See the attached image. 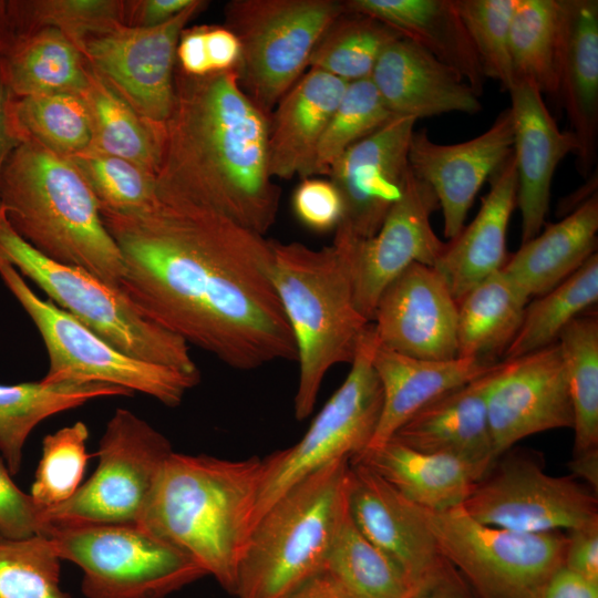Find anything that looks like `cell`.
<instances>
[{
    "label": "cell",
    "mask_w": 598,
    "mask_h": 598,
    "mask_svg": "<svg viewBox=\"0 0 598 598\" xmlns=\"http://www.w3.org/2000/svg\"><path fill=\"white\" fill-rule=\"evenodd\" d=\"M158 197L144 213L101 212L125 265L120 289L157 324L233 369L296 361L270 240L210 208Z\"/></svg>",
    "instance_id": "1"
},
{
    "label": "cell",
    "mask_w": 598,
    "mask_h": 598,
    "mask_svg": "<svg viewBox=\"0 0 598 598\" xmlns=\"http://www.w3.org/2000/svg\"><path fill=\"white\" fill-rule=\"evenodd\" d=\"M165 124L158 195L210 208L264 236L280 189L268 168L269 117L245 93L238 69L174 75Z\"/></svg>",
    "instance_id": "2"
},
{
    "label": "cell",
    "mask_w": 598,
    "mask_h": 598,
    "mask_svg": "<svg viewBox=\"0 0 598 598\" xmlns=\"http://www.w3.org/2000/svg\"><path fill=\"white\" fill-rule=\"evenodd\" d=\"M261 460L172 452L138 525L187 553L235 595L254 527Z\"/></svg>",
    "instance_id": "3"
},
{
    "label": "cell",
    "mask_w": 598,
    "mask_h": 598,
    "mask_svg": "<svg viewBox=\"0 0 598 598\" xmlns=\"http://www.w3.org/2000/svg\"><path fill=\"white\" fill-rule=\"evenodd\" d=\"M0 206L11 228L43 256L120 288L121 250L94 194L68 158L21 142L3 168Z\"/></svg>",
    "instance_id": "4"
},
{
    "label": "cell",
    "mask_w": 598,
    "mask_h": 598,
    "mask_svg": "<svg viewBox=\"0 0 598 598\" xmlns=\"http://www.w3.org/2000/svg\"><path fill=\"white\" fill-rule=\"evenodd\" d=\"M270 244L274 286L297 349L295 415L301 421L311 414L327 372L352 362L370 322L355 307L348 264L334 243L320 249Z\"/></svg>",
    "instance_id": "5"
},
{
    "label": "cell",
    "mask_w": 598,
    "mask_h": 598,
    "mask_svg": "<svg viewBox=\"0 0 598 598\" xmlns=\"http://www.w3.org/2000/svg\"><path fill=\"white\" fill-rule=\"evenodd\" d=\"M349 461L300 480L255 523L238 567L237 598H290L324 570L348 516Z\"/></svg>",
    "instance_id": "6"
},
{
    "label": "cell",
    "mask_w": 598,
    "mask_h": 598,
    "mask_svg": "<svg viewBox=\"0 0 598 598\" xmlns=\"http://www.w3.org/2000/svg\"><path fill=\"white\" fill-rule=\"evenodd\" d=\"M0 254L50 300L123 353L199 375L188 343L144 315L117 287L54 261L24 241L0 206Z\"/></svg>",
    "instance_id": "7"
},
{
    "label": "cell",
    "mask_w": 598,
    "mask_h": 598,
    "mask_svg": "<svg viewBox=\"0 0 598 598\" xmlns=\"http://www.w3.org/2000/svg\"><path fill=\"white\" fill-rule=\"evenodd\" d=\"M45 536L61 560L82 570L86 598H165L207 575L138 524H50Z\"/></svg>",
    "instance_id": "8"
},
{
    "label": "cell",
    "mask_w": 598,
    "mask_h": 598,
    "mask_svg": "<svg viewBox=\"0 0 598 598\" xmlns=\"http://www.w3.org/2000/svg\"><path fill=\"white\" fill-rule=\"evenodd\" d=\"M0 278L39 331L49 359L44 383H105L177 406L200 375L150 363L117 350L51 300L41 299L0 254Z\"/></svg>",
    "instance_id": "9"
},
{
    "label": "cell",
    "mask_w": 598,
    "mask_h": 598,
    "mask_svg": "<svg viewBox=\"0 0 598 598\" xmlns=\"http://www.w3.org/2000/svg\"><path fill=\"white\" fill-rule=\"evenodd\" d=\"M346 10L338 0L226 3L225 27L240 44V85L267 115L302 76L318 41Z\"/></svg>",
    "instance_id": "10"
},
{
    "label": "cell",
    "mask_w": 598,
    "mask_h": 598,
    "mask_svg": "<svg viewBox=\"0 0 598 598\" xmlns=\"http://www.w3.org/2000/svg\"><path fill=\"white\" fill-rule=\"evenodd\" d=\"M416 507L442 556L477 598H538L564 565L567 535L561 530L519 533L482 524L462 506L445 512Z\"/></svg>",
    "instance_id": "11"
},
{
    "label": "cell",
    "mask_w": 598,
    "mask_h": 598,
    "mask_svg": "<svg viewBox=\"0 0 598 598\" xmlns=\"http://www.w3.org/2000/svg\"><path fill=\"white\" fill-rule=\"evenodd\" d=\"M378 343L367 327L351 369L299 442L261 460L255 523L292 485L320 467L361 454L370 444L382 410V388L372 363Z\"/></svg>",
    "instance_id": "12"
},
{
    "label": "cell",
    "mask_w": 598,
    "mask_h": 598,
    "mask_svg": "<svg viewBox=\"0 0 598 598\" xmlns=\"http://www.w3.org/2000/svg\"><path fill=\"white\" fill-rule=\"evenodd\" d=\"M172 452L148 422L116 409L100 440L94 473L70 499L45 509L48 524H138Z\"/></svg>",
    "instance_id": "13"
},
{
    "label": "cell",
    "mask_w": 598,
    "mask_h": 598,
    "mask_svg": "<svg viewBox=\"0 0 598 598\" xmlns=\"http://www.w3.org/2000/svg\"><path fill=\"white\" fill-rule=\"evenodd\" d=\"M207 1L194 2L152 28L114 23L82 38L76 47L87 66L146 118L166 124L175 103L176 49L182 31Z\"/></svg>",
    "instance_id": "14"
},
{
    "label": "cell",
    "mask_w": 598,
    "mask_h": 598,
    "mask_svg": "<svg viewBox=\"0 0 598 598\" xmlns=\"http://www.w3.org/2000/svg\"><path fill=\"white\" fill-rule=\"evenodd\" d=\"M462 507L482 524L519 533L570 530L598 519V498L590 488L514 454L496 460Z\"/></svg>",
    "instance_id": "15"
},
{
    "label": "cell",
    "mask_w": 598,
    "mask_h": 598,
    "mask_svg": "<svg viewBox=\"0 0 598 598\" xmlns=\"http://www.w3.org/2000/svg\"><path fill=\"white\" fill-rule=\"evenodd\" d=\"M437 207L430 185L410 171L401 196L373 237L363 239L337 226L332 243L347 260L355 307L369 322L380 295L396 276L413 262L433 267L443 252L446 244L430 221Z\"/></svg>",
    "instance_id": "16"
},
{
    "label": "cell",
    "mask_w": 598,
    "mask_h": 598,
    "mask_svg": "<svg viewBox=\"0 0 598 598\" xmlns=\"http://www.w3.org/2000/svg\"><path fill=\"white\" fill-rule=\"evenodd\" d=\"M494 456L522 439L574 425L566 370L557 341L498 362L486 396Z\"/></svg>",
    "instance_id": "17"
},
{
    "label": "cell",
    "mask_w": 598,
    "mask_h": 598,
    "mask_svg": "<svg viewBox=\"0 0 598 598\" xmlns=\"http://www.w3.org/2000/svg\"><path fill=\"white\" fill-rule=\"evenodd\" d=\"M415 123L413 117L393 116L331 165L329 181L343 209L339 225L354 236L373 237L401 196L411 171L409 151Z\"/></svg>",
    "instance_id": "18"
},
{
    "label": "cell",
    "mask_w": 598,
    "mask_h": 598,
    "mask_svg": "<svg viewBox=\"0 0 598 598\" xmlns=\"http://www.w3.org/2000/svg\"><path fill=\"white\" fill-rule=\"evenodd\" d=\"M458 305L434 267L408 266L380 295L372 319L379 343L431 361L457 358Z\"/></svg>",
    "instance_id": "19"
},
{
    "label": "cell",
    "mask_w": 598,
    "mask_h": 598,
    "mask_svg": "<svg viewBox=\"0 0 598 598\" xmlns=\"http://www.w3.org/2000/svg\"><path fill=\"white\" fill-rule=\"evenodd\" d=\"M514 125L509 109L488 130L457 144L433 142L425 130L414 132L409 151L412 173L433 189L444 218V235L454 239L486 178L509 157Z\"/></svg>",
    "instance_id": "20"
},
{
    "label": "cell",
    "mask_w": 598,
    "mask_h": 598,
    "mask_svg": "<svg viewBox=\"0 0 598 598\" xmlns=\"http://www.w3.org/2000/svg\"><path fill=\"white\" fill-rule=\"evenodd\" d=\"M347 505L358 530L412 586L444 560L417 507L359 461H349Z\"/></svg>",
    "instance_id": "21"
},
{
    "label": "cell",
    "mask_w": 598,
    "mask_h": 598,
    "mask_svg": "<svg viewBox=\"0 0 598 598\" xmlns=\"http://www.w3.org/2000/svg\"><path fill=\"white\" fill-rule=\"evenodd\" d=\"M508 92L523 244L539 234L549 208L555 171L565 156L577 153L578 142L571 131L559 130L534 84L514 80Z\"/></svg>",
    "instance_id": "22"
},
{
    "label": "cell",
    "mask_w": 598,
    "mask_h": 598,
    "mask_svg": "<svg viewBox=\"0 0 598 598\" xmlns=\"http://www.w3.org/2000/svg\"><path fill=\"white\" fill-rule=\"evenodd\" d=\"M558 93L578 142L577 165L592 168L598 141V1L559 0Z\"/></svg>",
    "instance_id": "23"
},
{
    "label": "cell",
    "mask_w": 598,
    "mask_h": 598,
    "mask_svg": "<svg viewBox=\"0 0 598 598\" xmlns=\"http://www.w3.org/2000/svg\"><path fill=\"white\" fill-rule=\"evenodd\" d=\"M370 79L393 116L417 121L482 110L476 93L454 70L404 37L382 51Z\"/></svg>",
    "instance_id": "24"
},
{
    "label": "cell",
    "mask_w": 598,
    "mask_h": 598,
    "mask_svg": "<svg viewBox=\"0 0 598 598\" xmlns=\"http://www.w3.org/2000/svg\"><path fill=\"white\" fill-rule=\"evenodd\" d=\"M495 367L412 415L390 440L415 451L456 457L485 475L496 462L486 396Z\"/></svg>",
    "instance_id": "25"
},
{
    "label": "cell",
    "mask_w": 598,
    "mask_h": 598,
    "mask_svg": "<svg viewBox=\"0 0 598 598\" xmlns=\"http://www.w3.org/2000/svg\"><path fill=\"white\" fill-rule=\"evenodd\" d=\"M348 83L310 68L279 100L269 118L268 168L272 178L313 175L318 144Z\"/></svg>",
    "instance_id": "26"
},
{
    "label": "cell",
    "mask_w": 598,
    "mask_h": 598,
    "mask_svg": "<svg viewBox=\"0 0 598 598\" xmlns=\"http://www.w3.org/2000/svg\"><path fill=\"white\" fill-rule=\"evenodd\" d=\"M517 205V172L514 154L492 175L473 221L446 244L433 266L458 303L475 286L501 270L508 256L506 236Z\"/></svg>",
    "instance_id": "27"
},
{
    "label": "cell",
    "mask_w": 598,
    "mask_h": 598,
    "mask_svg": "<svg viewBox=\"0 0 598 598\" xmlns=\"http://www.w3.org/2000/svg\"><path fill=\"white\" fill-rule=\"evenodd\" d=\"M372 363L382 388L383 401L378 426L368 447L385 443L426 404L486 374L496 364L471 358L421 360L384 348L379 341Z\"/></svg>",
    "instance_id": "28"
},
{
    "label": "cell",
    "mask_w": 598,
    "mask_h": 598,
    "mask_svg": "<svg viewBox=\"0 0 598 598\" xmlns=\"http://www.w3.org/2000/svg\"><path fill=\"white\" fill-rule=\"evenodd\" d=\"M348 11L392 27L454 70L480 96L485 75L452 0H347Z\"/></svg>",
    "instance_id": "29"
},
{
    "label": "cell",
    "mask_w": 598,
    "mask_h": 598,
    "mask_svg": "<svg viewBox=\"0 0 598 598\" xmlns=\"http://www.w3.org/2000/svg\"><path fill=\"white\" fill-rule=\"evenodd\" d=\"M350 460L369 466L406 501L432 512L462 506L485 476L456 457L415 451L395 440L368 447Z\"/></svg>",
    "instance_id": "30"
},
{
    "label": "cell",
    "mask_w": 598,
    "mask_h": 598,
    "mask_svg": "<svg viewBox=\"0 0 598 598\" xmlns=\"http://www.w3.org/2000/svg\"><path fill=\"white\" fill-rule=\"evenodd\" d=\"M597 193L560 221L523 243L501 269L528 298L542 296L573 275L597 248Z\"/></svg>",
    "instance_id": "31"
},
{
    "label": "cell",
    "mask_w": 598,
    "mask_h": 598,
    "mask_svg": "<svg viewBox=\"0 0 598 598\" xmlns=\"http://www.w3.org/2000/svg\"><path fill=\"white\" fill-rule=\"evenodd\" d=\"M0 61L6 85L14 97L82 94L89 82V68L79 48L52 28L16 35Z\"/></svg>",
    "instance_id": "32"
},
{
    "label": "cell",
    "mask_w": 598,
    "mask_h": 598,
    "mask_svg": "<svg viewBox=\"0 0 598 598\" xmlns=\"http://www.w3.org/2000/svg\"><path fill=\"white\" fill-rule=\"evenodd\" d=\"M133 394L105 383L0 384V454L10 473L20 471L27 439L43 420L95 399Z\"/></svg>",
    "instance_id": "33"
},
{
    "label": "cell",
    "mask_w": 598,
    "mask_h": 598,
    "mask_svg": "<svg viewBox=\"0 0 598 598\" xmlns=\"http://www.w3.org/2000/svg\"><path fill=\"white\" fill-rule=\"evenodd\" d=\"M528 299L502 270L475 286L457 303V358L497 363L520 328Z\"/></svg>",
    "instance_id": "34"
},
{
    "label": "cell",
    "mask_w": 598,
    "mask_h": 598,
    "mask_svg": "<svg viewBox=\"0 0 598 598\" xmlns=\"http://www.w3.org/2000/svg\"><path fill=\"white\" fill-rule=\"evenodd\" d=\"M81 95L91 120L90 148L122 157L157 175L165 124L140 114L90 68L89 82Z\"/></svg>",
    "instance_id": "35"
},
{
    "label": "cell",
    "mask_w": 598,
    "mask_h": 598,
    "mask_svg": "<svg viewBox=\"0 0 598 598\" xmlns=\"http://www.w3.org/2000/svg\"><path fill=\"white\" fill-rule=\"evenodd\" d=\"M9 116L20 143L35 142L64 158L91 147V120L81 94L11 95Z\"/></svg>",
    "instance_id": "36"
},
{
    "label": "cell",
    "mask_w": 598,
    "mask_h": 598,
    "mask_svg": "<svg viewBox=\"0 0 598 598\" xmlns=\"http://www.w3.org/2000/svg\"><path fill=\"white\" fill-rule=\"evenodd\" d=\"M574 413V455L598 447V317L580 313L559 333Z\"/></svg>",
    "instance_id": "37"
},
{
    "label": "cell",
    "mask_w": 598,
    "mask_h": 598,
    "mask_svg": "<svg viewBox=\"0 0 598 598\" xmlns=\"http://www.w3.org/2000/svg\"><path fill=\"white\" fill-rule=\"evenodd\" d=\"M598 300V255L525 308L523 322L504 353L505 360L555 343L561 330Z\"/></svg>",
    "instance_id": "38"
},
{
    "label": "cell",
    "mask_w": 598,
    "mask_h": 598,
    "mask_svg": "<svg viewBox=\"0 0 598 598\" xmlns=\"http://www.w3.org/2000/svg\"><path fill=\"white\" fill-rule=\"evenodd\" d=\"M559 0H516L509 24L508 49L514 80L557 95Z\"/></svg>",
    "instance_id": "39"
},
{
    "label": "cell",
    "mask_w": 598,
    "mask_h": 598,
    "mask_svg": "<svg viewBox=\"0 0 598 598\" xmlns=\"http://www.w3.org/2000/svg\"><path fill=\"white\" fill-rule=\"evenodd\" d=\"M350 598H408L413 586L354 526L349 513L324 570Z\"/></svg>",
    "instance_id": "40"
},
{
    "label": "cell",
    "mask_w": 598,
    "mask_h": 598,
    "mask_svg": "<svg viewBox=\"0 0 598 598\" xmlns=\"http://www.w3.org/2000/svg\"><path fill=\"white\" fill-rule=\"evenodd\" d=\"M401 37L375 18L346 10L318 41L308 66L347 82L370 79L382 51Z\"/></svg>",
    "instance_id": "41"
},
{
    "label": "cell",
    "mask_w": 598,
    "mask_h": 598,
    "mask_svg": "<svg viewBox=\"0 0 598 598\" xmlns=\"http://www.w3.org/2000/svg\"><path fill=\"white\" fill-rule=\"evenodd\" d=\"M68 159L94 194L100 212L133 215L158 203L156 175L133 162L92 148Z\"/></svg>",
    "instance_id": "42"
},
{
    "label": "cell",
    "mask_w": 598,
    "mask_h": 598,
    "mask_svg": "<svg viewBox=\"0 0 598 598\" xmlns=\"http://www.w3.org/2000/svg\"><path fill=\"white\" fill-rule=\"evenodd\" d=\"M60 579L61 558L48 536L0 537V598H71Z\"/></svg>",
    "instance_id": "43"
},
{
    "label": "cell",
    "mask_w": 598,
    "mask_h": 598,
    "mask_svg": "<svg viewBox=\"0 0 598 598\" xmlns=\"http://www.w3.org/2000/svg\"><path fill=\"white\" fill-rule=\"evenodd\" d=\"M13 34L52 28L75 45L85 35L123 23V0H8Z\"/></svg>",
    "instance_id": "44"
},
{
    "label": "cell",
    "mask_w": 598,
    "mask_h": 598,
    "mask_svg": "<svg viewBox=\"0 0 598 598\" xmlns=\"http://www.w3.org/2000/svg\"><path fill=\"white\" fill-rule=\"evenodd\" d=\"M392 117L371 79L349 82L318 144L313 174H328L346 150Z\"/></svg>",
    "instance_id": "45"
},
{
    "label": "cell",
    "mask_w": 598,
    "mask_h": 598,
    "mask_svg": "<svg viewBox=\"0 0 598 598\" xmlns=\"http://www.w3.org/2000/svg\"><path fill=\"white\" fill-rule=\"evenodd\" d=\"M87 440L89 429L81 421L44 436L30 493L40 506L60 505L81 486L89 460Z\"/></svg>",
    "instance_id": "46"
},
{
    "label": "cell",
    "mask_w": 598,
    "mask_h": 598,
    "mask_svg": "<svg viewBox=\"0 0 598 598\" xmlns=\"http://www.w3.org/2000/svg\"><path fill=\"white\" fill-rule=\"evenodd\" d=\"M485 78L509 90L514 82L508 35L516 0H452Z\"/></svg>",
    "instance_id": "47"
},
{
    "label": "cell",
    "mask_w": 598,
    "mask_h": 598,
    "mask_svg": "<svg viewBox=\"0 0 598 598\" xmlns=\"http://www.w3.org/2000/svg\"><path fill=\"white\" fill-rule=\"evenodd\" d=\"M11 475L0 454V537L17 540L47 535L45 508L22 492Z\"/></svg>",
    "instance_id": "48"
},
{
    "label": "cell",
    "mask_w": 598,
    "mask_h": 598,
    "mask_svg": "<svg viewBox=\"0 0 598 598\" xmlns=\"http://www.w3.org/2000/svg\"><path fill=\"white\" fill-rule=\"evenodd\" d=\"M291 204L299 221L318 233L336 229L342 218L341 197L330 181L303 178L293 192Z\"/></svg>",
    "instance_id": "49"
},
{
    "label": "cell",
    "mask_w": 598,
    "mask_h": 598,
    "mask_svg": "<svg viewBox=\"0 0 598 598\" xmlns=\"http://www.w3.org/2000/svg\"><path fill=\"white\" fill-rule=\"evenodd\" d=\"M563 566L598 582V519L568 530Z\"/></svg>",
    "instance_id": "50"
},
{
    "label": "cell",
    "mask_w": 598,
    "mask_h": 598,
    "mask_svg": "<svg viewBox=\"0 0 598 598\" xmlns=\"http://www.w3.org/2000/svg\"><path fill=\"white\" fill-rule=\"evenodd\" d=\"M408 598H476L456 568L444 560L416 582Z\"/></svg>",
    "instance_id": "51"
},
{
    "label": "cell",
    "mask_w": 598,
    "mask_h": 598,
    "mask_svg": "<svg viewBox=\"0 0 598 598\" xmlns=\"http://www.w3.org/2000/svg\"><path fill=\"white\" fill-rule=\"evenodd\" d=\"M194 0H123L122 22L133 28L161 25L183 10Z\"/></svg>",
    "instance_id": "52"
},
{
    "label": "cell",
    "mask_w": 598,
    "mask_h": 598,
    "mask_svg": "<svg viewBox=\"0 0 598 598\" xmlns=\"http://www.w3.org/2000/svg\"><path fill=\"white\" fill-rule=\"evenodd\" d=\"M206 25L184 29L176 49V66L185 74L204 76L212 72L206 49Z\"/></svg>",
    "instance_id": "53"
},
{
    "label": "cell",
    "mask_w": 598,
    "mask_h": 598,
    "mask_svg": "<svg viewBox=\"0 0 598 598\" xmlns=\"http://www.w3.org/2000/svg\"><path fill=\"white\" fill-rule=\"evenodd\" d=\"M206 49L212 72L238 69L240 44L225 25H206Z\"/></svg>",
    "instance_id": "54"
},
{
    "label": "cell",
    "mask_w": 598,
    "mask_h": 598,
    "mask_svg": "<svg viewBox=\"0 0 598 598\" xmlns=\"http://www.w3.org/2000/svg\"><path fill=\"white\" fill-rule=\"evenodd\" d=\"M538 598H598V582L561 566L549 577Z\"/></svg>",
    "instance_id": "55"
},
{
    "label": "cell",
    "mask_w": 598,
    "mask_h": 598,
    "mask_svg": "<svg viewBox=\"0 0 598 598\" xmlns=\"http://www.w3.org/2000/svg\"><path fill=\"white\" fill-rule=\"evenodd\" d=\"M11 94L6 85L0 61V184L6 163L12 151L20 144L12 130L9 116Z\"/></svg>",
    "instance_id": "56"
},
{
    "label": "cell",
    "mask_w": 598,
    "mask_h": 598,
    "mask_svg": "<svg viewBox=\"0 0 598 598\" xmlns=\"http://www.w3.org/2000/svg\"><path fill=\"white\" fill-rule=\"evenodd\" d=\"M568 467L573 477L581 478L595 494L598 493V447L573 455Z\"/></svg>",
    "instance_id": "57"
},
{
    "label": "cell",
    "mask_w": 598,
    "mask_h": 598,
    "mask_svg": "<svg viewBox=\"0 0 598 598\" xmlns=\"http://www.w3.org/2000/svg\"><path fill=\"white\" fill-rule=\"evenodd\" d=\"M290 598H350L340 586L322 571Z\"/></svg>",
    "instance_id": "58"
},
{
    "label": "cell",
    "mask_w": 598,
    "mask_h": 598,
    "mask_svg": "<svg viewBox=\"0 0 598 598\" xmlns=\"http://www.w3.org/2000/svg\"><path fill=\"white\" fill-rule=\"evenodd\" d=\"M14 34L8 11V1L0 0V54L13 40Z\"/></svg>",
    "instance_id": "59"
}]
</instances>
